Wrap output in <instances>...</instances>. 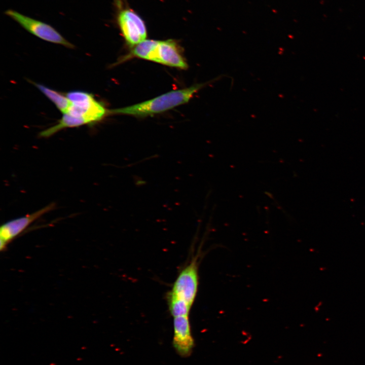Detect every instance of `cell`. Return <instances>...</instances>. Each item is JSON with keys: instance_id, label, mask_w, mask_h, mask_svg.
<instances>
[{"instance_id": "8fae6325", "label": "cell", "mask_w": 365, "mask_h": 365, "mask_svg": "<svg viewBox=\"0 0 365 365\" xmlns=\"http://www.w3.org/2000/svg\"><path fill=\"white\" fill-rule=\"evenodd\" d=\"M159 41L145 40L134 46L131 51L133 56L151 61H155Z\"/></svg>"}, {"instance_id": "ba28073f", "label": "cell", "mask_w": 365, "mask_h": 365, "mask_svg": "<svg viewBox=\"0 0 365 365\" xmlns=\"http://www.w3.org/2000/svg\"><path fill=\"white\" fill-rule=\"evenodd\" d=\"M155 62L180 69L188 67L187 63L180 53L178 45L172 40L159 41Z\"/></svg>"}, {"instance_id": "8992f818", "label": "cell", "mask_w": 365, "mask_h": 365, "mask_svg": "<svg viewBox=\"0 0 365 365\" xmlns=\"http://www.w3.org/2000/svg\"><path fill=\"white\" fill-rule=\"evenodd\" d=\"M55 204L51 203L33 213L4 224L0 229L1 250H4L10 242L24 231L31 224L44 214L53 210Z\"/></svg>"}, {"instance_id": "7c38bea8", "label": "cell", "mask_w": 365, "mask_h": 365, "mask_svg": "<svg viewBox=\"0 0 365 365\" xmlns=\"http://www.w3.org/2000/svg\"><path fill=\"white\" fill-rule=\"evenodd\" d=\"M169 308L173 317L189 315L191 307L187 303L175 299L168 298Z\"/></svg>"}, {"instance_id": "277c9868", "label": "cell", "mask_w": 365, "mask_h": 365, "mask_svg": "<svg viewBox=\"0 0 365 365\" xmlns=\"http://www.w3.org/2000/svg\"><path fill=\"white\" fill-rule=\"evenodd\" d=\"M5 14L19 24L33 35L48 42L62 45L68 48L74 46L50 25L24 15L14 10H7Z\"/></svg>"}, {"instance_id": "52a82bcc", "label": "cell", "mask_w": 365, "mask_h": 365, "mask_svg": "<svg viewBox=\"0 0 365 365\" xmlns=\"http://www.w3.org/2000/svg\"><path fill=\"white\" fill-rule=\"evenodd\" d=\"M173 346L176 352L182 357L191 355L194 347L189 315L174 317Z\"/></svg>"}, {"instance_id": "3957f363", "label": "cell", "mask_w": 365, "mask_h": 365, "mask_svg": "<svg viewBox=\"0 0 365 365\" xmlns=\"http://www.w3.org/2000/svg\"><path fill=\"white\" fill-rule=\"evenodd\" d=\"M115 2L117 23L127 44L134 47L147 38L145 23L133 10L123 6L121 0H115Z\"/></svg>"}, {"instance_id": "9c48e42d", "label": "cell", "mask_w": 365, "mask_h": 365, "mask_svg": "<svg viewBox=\"0 0 365 365\" xmlns=\"http://www.w3.org/2000/svg\"><path fill=\"white\" fill-rule=\"evenodd\" d=\"M86 124L87 123L84 119L65 113L63 114L56 124L42 131L39 133V136L41 137L47 138L64 128L78 127Z\"/></svg>"}, {"instance_id": "5b68a950", "label": "cell", "mask_w": 365, "mask_h": 365, "mask_svg": "<svg viewBox=\"0 0 365 365\" xmlns=\"http://www.w3.org/2000/svg\"><path fill=\"white\" fill-rule=\"evenodd\" d=\"M198 264L195 258L179 273L168 298L181 301L192 307L198 287Z\"/></svg>"}, {"instance_id": "30bf717a", "label": "cell", "mask_w": 365, "mask_h": 365, "mask_svg": "<svg viewBox=\"0 0 365 365\" xmlns=\"http://www.w3.org/2000/svg\"><path fill=\"white\" fill-rule=\"evenodd\" d=\"M33 84L63 114L66 113L71 102L66 95L41 84L33 83Z\"/></svg>"}, {"instance_id": "6da1fadb", "label": "cell", "mask_w": 365, "mask_h": 365, "mask_svg": "<svg viewBox=\"0 0 365 365\" xmlns=\"http://www.w3.org/2000/svg\"><path fill=\"white\" fill-rule=\"evenodd\" d=\"M207 83L195 84L185 89L172 90L131 106L108 110V114L146 116L161 113L188 102Z\"/></svg>"}, {"instance_id": "7a4b0ae2", "label": "cell", "mask_w": 365, "mask_h": 365, "mask_svg": "<svg viewBox=\"0 0 365 365\" xmlns=\"http://www.w3.org/2000/svg\"><path fill=\"white\" fill-rule=\"evenodd\" d=\"M65 95L71 102L66 113L84 119L88 125L100 121L108 114V110L91 93L77 90L69 91Z\"/></svg>"}]
</instances>
